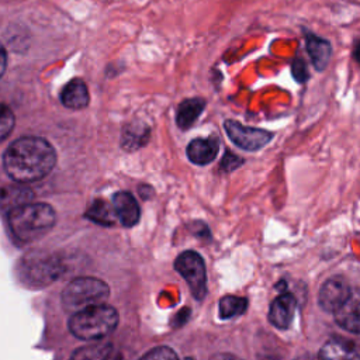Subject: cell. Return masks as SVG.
Returning a JSON list of instances; mask_svg holds the SVG:
<instances>
[{"label":"cell","instance_id":"obj_26","mask_svg":"<svg viewBox=\"0 0 360 360\" xmlns=\"http://www.w3.org/2000/svg\"><path fill=\"white\" fill-rule=\"evenodd\" d=\"M295 360H319V357H314L311 354H302V356L297 357Z\"/></svg>","mask_w":360,"mask_h":360},{"label":"cell","instance_id":"obj_6","mask_svg":"<svg viewBox=\"0 0 360 360\" xmlns=\"http://www.w3.org/2000/svg\"><path fill=\"white\" fill-rule=\"evenodd\" d=\"M174 269L188 284L193 297L197 301L207 295V271L202 257L194 250H186L174 260Z\"/></svg>","mask_w":360,"mask_h":360},{"label":"cell","instance_id":"obj_28","mask_svg":"<svg viewBox=\"0 0 360 360\" xmlns=\"http://www.w3.org/2000/svg\"><path fill=\"white\" fill-rule=\"evenodd\" d=\"M184 360H191V359H184Z\"/></svg>","mask_w":360,"mask_h":360},{"label":"cell","instance_id":"obj_12","mask_svg":"<svg viewBox=\"0 0 360 360\" xmlns=\"http://www.w3.org/2000/svg\"><path fill=\"white\" fill-rule=\"evenodd\" d=\"M219 150V142L217 138H195L193 139L186 149L187 158L190 162L198 166L211 163Z\"/></svg>","mask_w":360,"mask_h":360},{"label":"cell","instance_id":"obj_19","mask_svg":"<svg viewBox=\"0 0 360 360\" xmlns=\"http://www.w3.org/2000/svg\"><path fill=\"white\" fill-rule=\"evenodd\" d=\"M86 217L100 225H111L114 222L115 212H114V208H110L105 201L96 200L89 207Z\"/></svg>","mask_w":360,"mask_h":360},{"label":"cell","instance_id":"obj_21","mask_svg":"<svg viewBox=\"0 0 360 360\" xmlns=\"http://www.w3.org/2000/svg\"><path fill=\"white\" fill-rule=\"evenodd\" d=\"M141 360H179L177 354L173 349L167 347V346H158L153 347L152 350L146 352Z\"/></svg>","mask_w":360,"mask_h":360},{"label":"cell","instance_id":"obj_2","mask_svg":"<svg viewBox=\"0 0 360 360\" xmlns=\"http://www.w3.org/2000/svg\"><path fill=\"white\" fill-rule=\"evenodd\" d=\"M56 222L53 208L46 202H24L7 212V225L18 243L34 242L46 235Z\"/></svg>","mask_w":360,"mask_h":360},{"label":"cell","instance_id":"obj_5","mask_svg":"<svg viewBox=\"0 0 360 360\" xmlns=\"http://www.w3.org/2000/svg\"><path fill=\"white\" fill-rule=\"evenodd\" d=\"M63 271V262L53 253L31 252L20 262L21 281L31 288H41L53 283Z\"/></svg>","mask_w":360,"mask_h":360},{"label":"cell","instance_id":"obj_4","mask_svg":"<svg viewBox=\"0 0 360 360\" xmlns=\"http://www.w3.org/2000/svg\"><path fill=\"white\" fill-rule=\"evenodd\" d=\"M110 287L96 277H77L68 283L60 295L62 307L66 312L76 314L86 308L105 304Z\"/></svg>","mask_w":360,"mask_h":360},{"label":"cell","instance_id":"obj_23","mask_svg":"<svg viewBox=\"0 0 360 360\" xmlns=\"http://www.w3.org/2000/svg\"><path fill=\"white\" fill-rule=\"evenodd\" d=\"M292 73H294V76H295L297 80H300V82L307 80L308 72H307L305 63H304L301 59H297V60L294 62V65H292Z\"/></svg>","mask_w":360,"mask_h":360},{"label":"cell","instance_id":"obj_8","mask_svg":"<svg viewBox=\"0 0 360 360\" xmlns=\"http://www.w3.org/2000/svg\"><path fill=\"white\" fill-rule=\"evenodd\" d=\"M350 292L352 290L349 288L346 280L335 276L328 278L322 284L318 295V302L323 311L335 314V311L347 300Z\"/></svg>","mask_w":360,"mask_h":360},{"label":"cell","instance_id":"obj_10","mask_svg":"<svg viewBox=\"0 0 360 360\" xmlns=\"http://www.w3.org/2000/svg\"><path fill=\"white\" fill-rule=\"evenodd\" d=\"M336 323L353 333H360V290L350 292L347 300L335 311Z\"/></svg>","mask_w":360,"mask_h":360},{"label":"cell","instance_id":"obj_1","mask_svg":"<svg viewBox=\"0 0 360 360\" xmlns=\"http://www.w3.org/2000/svg\"><path fill=\"white\" fill-rule=\"evenodd\" d=\"M56 163L53 146L41 136H22L8 145L3 155L7 176L17 183L38 181L48 176Z\"/></svg>","mask_w":360,"mask_h":360},{"label":"cell","instance_id":"obj_20","mask_svg":"<svg viewBox=\"0 0 360 360\" xmlns=\"http://www.w3.org/2000/svg\"><path fill=\"white\" fill-rule=\"evenodd\" d=\"M149 129L148 127L131 125L122 131V148L125 149H136L141 148L148 141Z\"/></svg>","mask_w":360,"mask_h":360},{"label":"cell","instance_id":"obj_18","mask_svg":"<svg viewBox=\"0 0 360 360\" xmlns=\"http://www.w3.org/2000/svg\"><path fill=\"white\" fill-rule=\"evenodd\" d=\"M219 318L231 319L242 315L248 308V300L236 295H225L219 300Z\"/></svg>","mask_w":360,"mask_h":360},{"label":"cell","instance_id":"obj_24","mask_svg":"<svg viewBox=\"0 0 360 360\" xmlns=\"http://www.w3.org/2000/svg\"><path fill=\"white\" fill-rule=\"evenodd\" d=\"M211 360H242L239 357H236L235 354H231V353H219L217 356H214Z\"/></svg>","mask_w":360,"mask_h":360},{"label":"cell","instance_id":"obj_17","mask_svg":"<svg viewBox=\"0 0 360 360\" xmlns=\"http://www.w3.org/2000/svg\"><path fill=\"white\" fill-rule=\"evenodd\" d=\"M111 352H112L111 342L89 343L77 347L72 353L70 360H108Z\"/></svg>","mask_w":360,"mask_h":360},{"label":"cell","instance_id":"obj_11","mask_svg":"<svg viewBox=\"0 0 360 360\" xmlns=\"http://www.w3.org/2000/svg\"><path fill=\"white\" fill-rule=\"evenodd\" d=\"M111 204L115 212V217L124 226H134L138 224L141 217V210L138 201L129 191H117L112 198Z\"/></svg>","mask_w":360,"mask_h":360},{"label":"cell","instance_id":"obj_13","mask_svg":"<svg viewBox=\"0 0 360 360\" xmlns=\"http://www.w3.org/2000/svg\"><path fill=\"white\" fill-rule=\"evenodd\" d=\"M319 360H360V349L345 339L328 340L321 352Z\"/></svg>","mask_w":360,"mask_h":360},{"label":"cell","instance_id":"obj_14","mask_svg":"<svg viewBox=\"0 0 360 360\" xmlns=\"http://www.w3.org/2000/svg\"><path fill=\"white\" fill-rule=\"evenodd\" d=\"M87 86L82 79H72L60 91V101L70 110H82L89 104Z\"/></svg>","mask_w":360,"mask_h":360},{"label":"cell","instance_id":"obj_16","mask_svg":"<svg viewBox=\"0 0 360 360\" xmlns=\"http://www.w3.org/2000/svg\"><path fill=\"white\" fill-rule=\"evenodd\" d=\"M204 105H205V103L202 98H187V100L181 101L179 104L177 112H176L177 127L181 129L190 128L197 121L200 114L202 112Z\"/></svg>","mask_w":360,"mask_h":360},{"label":"cell","instance_id":"obj_3","mask_svg":"<svg viewBox=\"0 0 360 360\" xmlns=\"http://www.w3.org/2000/svg\"><path fill=\"white\" fill-rule=\"evenodd\" d=\"M118 319V312L114 307L100 304L72 314L68 328L80 340H100L117 328Z\"/></svg>","mask_w":360,"mask_h":360},{"label":"cell","instance_id":"obj_7","mask_svg":"<svg viewBox=\"0 0 360 360\" xmlns=\"http://www.w3.org/2000/svg\"><path fill=\"white\" fill-rule=\"evenodd\" d=\"M224 128L229 136V139L245 150H257L267 145L273 138V134L253 127H245L238 121L228 120L224 122Z\"/></svg>","mask_w":360,"mask_h":360},{"label":"cell","instance_id":"obj_27","mask_svg":"<svg viewBox=\"0 0 360 360\" xmlns=\"http://www.w3.org/2000/svg\"><path fill=\"white\" fill-rule=\"evenodd\" d=\"M259 360H276L274 357H269V356H266V357H260Z\"/></svg>","mask_w":360,"mask_h":360},{"label":"cell","instance_id":"obj_25","mask_svg":"<svg viewBox=\"0 0 360 360\" xmlns=\"http://www.w3.org/2000/svg\"><path fill=\"white\" fill-rule=\"evenodd\" d=\"M353 58L360 65V41H357L354 48H353Z\"/></svg>","mask_w":360,"mask_h":360},{"label":"cell","instance_id":"obj_15","mask_svg":"<svg viewBox=\"0 0 360 360\" xmlns=\"http://www.w3.org/2000/svg\"><path fill=\"white\" fill-rule=\"evenodd\" d=\"M305 44H307V51L311 56L312 65L315 66L316 70H323L332 56V46L329 41L316 37L314 34H307L305 35Z\"/></svg>","mask_w":360,"mask_h":360},{"label":"cell","instance_id":"obj_9","mask_svg":"<svg viewBox=\"0 0 360 360\" xmlns=\"http://www.w3.org/2000/svg\"><path fill=\"white\" fill-rule=\"evenodd\" d=\"M297 308V301L292 294L283 292L273 300L269 308V321L277 329L290 328Z\"/></svg>","mask_w":360,"mask_h":360},{"label":"cell","instance_id":"obj_22","mask_svg":"<svg viewBox=\"0 0 360 360\" xmlns=\"http://www.w3.org/2000/svg\"><path fill=\"white\" fill-rule=\"evenodd\" d=\"M14 128V115L13 112L3 105L1 108V117H0V135L1 139H6L8 136V134L13 131Z\"/></svg>","mask_w":360,"mask_h":360}]
</instances>
